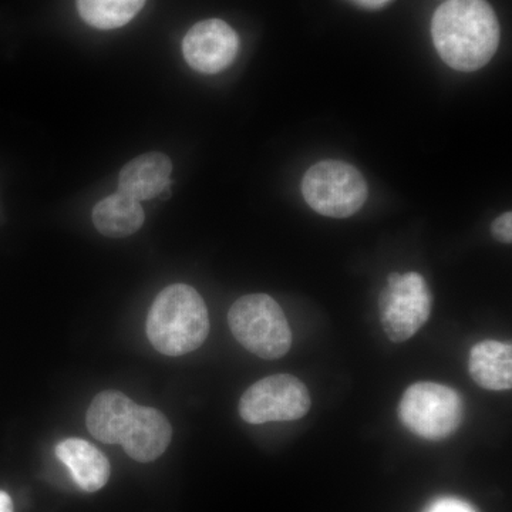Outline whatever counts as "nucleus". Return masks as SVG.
Segmentation results:
<instances>
[{
	"instance_id": "f257e3e1",
	"label": "nucleus",
	"mask_w": 512,
	"mask_h": 512,
	"mask_svg": "<svg viewBox=\"0 0 512 512\" xmlns=\"http://www.w3.org/2000/svg\"><path fill=\"white\" fill-rule=\"evenodd\" d=\"M90 434L106 444H120L138 463H151L170 446L173 429L163 413L140 406L116 390L94 397L86 414Z\"/></svg>"
},
{
	"instance_id": "f03ea898",
	"label": "nucleus",
	"mask_w": 512,
	"mask_h": 512,
	"mask_svg": "<svg viewBox=\"0 0 512 512\" xmlns=\"http://www.w3.org/2000/svg\"><path fill=\"white\" fill-rule=\"evenodd\" d=\"M434 47L457 72L483 69L500 43V23L487 0H446L431 20Z\"/></svg>"
},
{
	"instance_id": "7ed1b4c3",
	"label": "nucleus",
	"mask_w": 512,
	"mask_h": 512,
	"mask_svg": "<svg viewBox=\"0 0 512 512\" xmlns=\"http://www.w3.org/2000/svg\"><path fill=\"white\" fill-rule=\"evenodd\" d=\"M210 333V316L200 293L190 285L163 289L151 305L147 336L165 356H184L201 348Z\"/></svg>"
},
{
	"instance_id": "20e7f679",
	"label": "nucleus",
	"mask_w": 512,
	"mask_h": 512,
	"mask_svg": "<svg viewBox=\"0 0 512 512\" xmlns=\"http://www.w3.org/2000/svg\"><path fill=\"white\" fill-rule=\"evenodd\" d=\"M228 323L234 338L261 359H281L291 350L288 319L278 302L265 293L239 298L229 309Z\"/></svg>"
},
{
	"instance_id": "39448f33",
	"label": "nucleus",
	"mask_w": 512,
	"mask_h": 512,
	"mask_svg": "<svg viewBox=\"0 0 512 512\" xmlns=\"http://www.w3.org/2000/svg\"><path fill=\"white\" fill-rule=\"evenodd\" d=\"M309 207L329 218H348L365 205L369 188L365 177L345 161L326 160L312 165L302 180Z\"/></svg>"
},
{
	"instance_id": "423d86ee",
	"label": "nucleus",
	"mask_w": 512,
	"mask_h": 512,
	"mask_svg": "<svg viewBox=\"0 0 512 512\" xmlns=\"http://www.w3.org/2000/svg\"><path fill=\"white\" fill-rule=\"evenodd\" d=\"M463 416L460 394L439 383L412 384L399 404L403 426L426 440H444L453 436L463 423Z\"/></svg>"
},
{
	"instance_id": "0eeeda50",
	"label": "nucleus",
	"mask_w": 512,
	"mask_h": 512,
	"mask_svg": "<svg viewBox=\"0 0 512 512\" xmlns=\"http://www.w3.org/2000/svg\"><path fill=\"white\" fill-rule=\"evenodd\" d=\"M431 293L417 272L390 274L380 295V320L387 338L402 343L413 338L430 318Z\"/></svg>"
},
{
	"instance_id": "6e6552de",
	"label": "nucleus",
	"mask_w": 512,
	"mask_h": 512,
	"mask_svg": "<svg viewBox=\"0 0 512 512\" xmlns=\"http://www.w3.org/2000/svg\"><path fill=\"white\" fill-rule=\"evenodd\" d=\"M308 387L291 375L268 376L252 384L239 400V414L249 424L302 419L311 410Z\"/></svg>"
},
{
	"instance_id": "1a4fd4ad",
	"label": "nucleus",
	"mask_w": 512,
	"mask_h": 512,
	"mask_svg": "<svg viewBox=\"0 0 512 512\" xmlns=\"http://www.w3.org/2000/svg\"><path fill=\"white\" fill-rule=\"evenodd\" d=\"M237 32L220 19H208L192 26L184 37L185 62L204 74H217L227 69L238 55Z\"/></svg>"
},
{
	"instance_id": "9d476101",
	"label": "nucleus",
	"mask_w": 512,
	"mask_h": 512,
	"mask_svg": "<svg viewBox=\"0 0 512 512\" xmlns=\"http://www.w3.org/2000/svg\"><path fill=\"white\" fill-rule=\"evenodd\" d=\"M173 163L163 153H147L134 158L119 175V192L137 201L160 197L171 188Z\"/></svg>"
},
{
	"instance_id": "9b49d317",
	"label": "nucleus",
	"mask_w": 512,
	"mask_h": 512,
	"mask_svg": "<svg viewBox=\"0 0 512 512\" xmlns=\"http://www.w3.org/2000/svg\"><path fill=\"white\" fill-rule=\"evenodd\" d=\"M56 456L86 493H96L110 478V463L103 453L82 439H66L56 447Z\"/></svg>"
},
{
	"instance_id": "f8f14e48",
	"label": "nucleus",
	"mask_w": 512,
	"mask_h": 512,
	"mask_svg": "<svg viewBox=\"0 0 512 512\" xmlns=\"http://www.w3.org/2000/svg\"><path fill=\"white\" fill-rule=\"evenodd\" d=\"M468 370L474 382L493 392L512 386V346L497 340H483L470 352Z\"/></svg>"
},
{
	"instance_id": "ddd939ff",
	"label": "nucleus",
	"mask_w": 512,
	"mask_h": 512,
	"mask_svg": "<svg viewBox=\"0 0 512 512\" xmlns=\"http://www.w3.org/2000/svg\"><path fill=\"white\" fill-rule=\"evenodd\" d=\"M140 201L123 192H114L101 200L93 210V222L100 234L109 238H126L144 224Z\"/></svg>"
},
{
	"instance_id": "4468645a",
	"label": "nucleus",
	"mask_w": 512,
	"mask_h": 512,
	"mask_svg": "<svg viewBox=\"0 0 512 512\" xmlns=\"http://www.w3.org/2000/svg\"><path fill=\"white\" fill-rule=\"evenodd\" d=\"M76 3L87 25L111 30L121 28L136 18L146 0H76Z\"/></svg>"
},
{
	"instance_id": "2eb2a0df",
	"label": "nucleus",
	"mask_w": 512,
	"mask_h": 512,
	"mask_svg": "<svg viewBox=\"0 0 512 512\" xmlns=\"http://www.w3.org/2000/svg\"><path fill=\"white\" fill-rule=\"evenodd\" d=\"M491 232L497 241L503 244H511L512 242V214L510 211L500 215L491 225Z\"/></svg>"
},
{
	"instance_id": "dca6fc26",
	"label": "nucleus",
	"mask_w": 512,
	"mask_h": 512,
	"mask_svg": "<svg viewBox=\"0 0 512 512\" xmlns=\"http://www.w3.org/2000/svg\"><path fill=\"white\" fill-rule=\"evenodd\" d=\"M427 512H474V510L470 505L463 503V501L446 498V500H440L436 504L431 505L430 510Z\"/></svg>"
},
{
	"instance_id": "f3484780",
	"label": "nucleus",
	"mask_w": 512,
	"mask_h": 512,
	"mask_svg": "<svg viewBox=\"0 0 512 512\" xmlns=\"http://www.w3.org/2000/svg\"><path fill=\"white\" fill-rule=\"evenodd\" d=\"M350 2L355 3V5L363 9H380L389 5L392 0H350Z\"/></svg>"
},
{
	"instance_id": "a211bd4d",
	"label": "nucleus",
	"mask_w": 512,
	"mask_h": 512,
	"mask_svg": "<svg viewBox=\"0 0 512 512\" xmlns=\"http://www.w3.org/2000/svg\"><path fill=\"white\" fill-rule=\"evenodd\" d=\"M0 512H13L12 498L2 490H0Z\"/></svg>"
}]
</instances>
